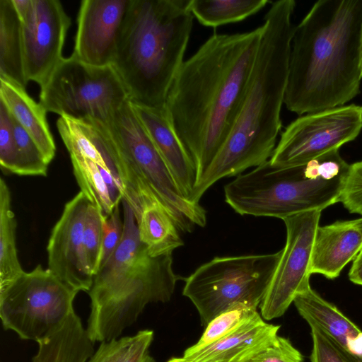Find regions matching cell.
<instances>
[{
	"instance_id": "14",
	"label": "cell",
	"mask_w": 362,
	"mask_h": 362,
	"mask_svg": "<svg viewBox=\"0 0 362 362\" xmlns=\"http://www.w3.org/2000/svg\"><path fill=\"white\" fill-rule=\"evenodd\" d=\"M321 212L313 210L282 219L286 230V244L259 305L263 319L281 317L297 294L310 286V267Z\"/></svg>"
},
{
	"instance_id": "25",
	"label": "cell",
	"mask_w": 362,
	"mask_h": 362,
	"mask_svg": "<svg viewBox=\"0 0 362 362\" xmlns=\"http://www.w3.org/2000/svg\"><path fill=\"white\" fill-rule=\"evenodd\" d=\"M16 219L11 195L6 181L0 178V286L23 274L16 246Z\"/></svg>"
},
{
	"instance_id": "30",
	"label": "cell",
	"mask_w": 362,
	"mask_h": 362,
	"mask_svg": "<svg viewBox=\"0 0 362 362\" xmlns=\"http://www.w3.org/2000/svg\"><path fill=\"white\" fill-rule=\"evenodd\" d=\"M18 154L11 115L0 101V166L3 171L17 175Z\"/></svg>"
},
{
	"instance_id": "26",
	"label": "cell",
	"mask_w": 362,
	"mask_h": 362,
	"mask_svg": "<svg viewBox=\"0 0 362 362\" xmlns=\"http://www.w3.org/2000/svg\"><path fill=\"white\" fill-rule=\"evenodd\" d=\"M268 3L267 0H190L189 10L202 25L216 28L241 21Z\"/></svg>"
},
{
	"instance_id": "8",
	"label": "cell",
	"mask_w": 362,
	"mask_h": 362,
	"mask_svg": "<svg viewBox=\"0 0 362 362\" xmlns=\"http://www.w3.org/2000/svg\"><path fill=\"white\" fill-rule=\"evenodd\" d=\"M282 250L275 253L216 257L185 279L182 294L207 325L219 314L238 306L262 303Z\"/></svg>"
},
{
	"instance_id": "24",
	"label": "cell",
	"mask_w": 362,
	"mask_h": 362,
	"mask_svg": "<svg viewBox=\"0 0 362 362\" xmlns=\"http://www.w3.org/2000/svg\"><path fill=\"white\" fill-rule=\"evenodd\" d=\"M136 222L140 240L152 257L172 255L184 245L175 223L158 203L146 206Z\"/></svg>"
},
{
	"instance_id": "33",
	"label": "cell",
	"mask_w": 362,
	"mask_h": 362,
	"mask_svg": "<svg viewBox=\"0 0 362 362\" xmlns=\"http://www.w3.org/2000/svg\"><path fill=\"white\" fill-rule=\"evenodd\" d=\"M249 362H303V356L287 338L276 340Z\"/></svg>"
},
{
	"instance_id": "36",
	"label": "cell",
	"mask_w": 362,
	"mask_h": 362,
	"mask_svg": "<svg viewBox=\"0 0 362 362\" xmlns=\"http://www.w3.org/2000/svg\"><path fill=\"white\" fill-rule=\"evenodd\" d=\"M134 336V341L124 362H156L149 353L153 332L150 329L140 330Z\"/></svg>"
},
{
	"instance_id": "19",
	"label": "cell",
	"mask_w": 362,
	"mask_h": 362,
	"mask_svg": "<svg viewBox=\"0 0 362 362\" xmlns=\"http://www.w3.org/2000/svg\"><path fill=\"white\" fill-rule=\"evenodd\" d=\"M279 328L257 312L226 337L198 350H185L182 357L190 362H249L276 340Z\"/></svg>"
},
{
	"instance_id": "23",
	"label": "cell",
	"mask_w": 362,
	"mask_h": 362,
	"mask_svg": "<svg viewBox=\"0 0 362 362\" xmlns=\"http://www.w3.org/2000/svg\"><path fill=\"white\" fill-rule=\"evenodd\" d=\"M0 78L24 88L21 21L11 0H0Z\"/></svg>"
},
{
	"instance_id": "7",
	"label": "cell",
	"mask_w": 362,
	"mask_h": 362,
	"mask_svg": "<svg viewBox=\"0 0 362 362\" xmlns=\"http://www.w3.org/2000/svg\"><path fill=\"white\" fill-rule=\"evenodd\" d=\"M105 123L114 137L110 159L122 200L129 206L136 220L146 206L158 203L180 231L204 227L206 210L180 192L130 100Z\"/></svg>"
},
{
	"instance_id": "16",
	"label": "cell",
	"mask_w": 362,
	"mask_h": 362,
	"mask_svg": "<svg viewBox=\"0 0 362 362\" xmlns=\"http://www.w3.org/2000/svg\"><path fill=\"white\" fill-rule=\"evenodd\" d=\"M132 0H83L72 54L95 66L112 65Z\"/></svg>"
},
{
	"instance_id": "28",
	"label": "cell",
	"mask_w": 362,
	"mask_h": 362,
	"mask_svg": "<svg viewBox=\"0 0 362 362\" xmlns=\"http://www.w3.org/2000/svg\"><path fill=\"white\" fill-rule=\"evenodd\" d=\"M257 309L238 306L223 312L207 325L198 341L186 350L193 351L211 344L230 332L257 313Z\"/></svg>"
},
{
	"instance_id": "1",
	"label": "cell",
	"mask_w": 362,
	"mask_h": 362,
	"mask_svg": "<svg viewBox=\"0 0 362 362\" xmlns=\"http://www.w3.org/2000/svg\"><path fill=\"white\" fill-rule=\"evenodd\" d=\"M263 31L261 25L242 33H214L184 61L173 81L165 107L195 164L197 183L233 127Z\"/></svg>"
},
{
	"instance_id": "38",
	"label": "cell",
	"mask_w": 362,
	"mask_h": 362,
	"mask_svg": "<svg viewBox=\"0 0 362 362\" xmlns=\"http://www.w3.org/2000/svg\"><path fill=\"white\" fill-rule=\"evenodd\" d=\"M167 362H190V361L187 360L184 357H181V358H172L170 360H168Z\"/></svg>"
},
{
	"instance_id": "37",
	"label": "cell",
	"mask_w": 362,
	"mask_h": 362,
	"mask_svg": "<svg viewBox=\"0 0 362 362\" xmlns=\"http://www.w3.org/2000/svg\"><path fill=\"white\" fill-rule=\"evenodd\" d=\"M349 279L354 284L362 286V250L353 261L349 272Z\"/></svg>"
},
{
	"instance_id": "34",
	"label": "cell",
	"mask_w": 362,
	"mask_h": 362,
	"mask_svg": "<svg viewBox=\"0 0 362 362\" xmlns=\"http://www.w3.org/2000/svg\"><path fill=\"white\" fill-rule=\"evenodd\" d=\"M134 339V336H127L102 341L86 362H124Z\"/></svg>"
},
{
	"instance_id": "35",
	"label": "cell",
	"mask_w": 362,
	"mask_h": 362,
	"mask_svg": "<svg viewBox=\"0 0 362 362\" xmlns=\"http://www.w3.org/2000/svg\"><path fill=\"white\" fill-rule=\"evenodd\" d=\"M309 326L313 339L311 362H348L321 329L313 325Z\"/></svg>"
},
{
	"instance_id": "27",
	"label": "cell",
	"mask_w": 362,
	"mask_h": 362,
	"mask_svg": "<svg viewBox=\"0 0 362 362\" xmlns=\"http://www.w3.org/2000/svg\"><path fill=\"white\" fill-rule=\"evenodd\" d=\"M12 119L18 154L17 175L46 176L49 163L30 135L13 117Z\"/></svg>"
},
{
	"instance_id": "32",
	"label": "cell",
	"mask_w": 362,
	"mask_h": 362,
	"mask_svg": "<svg viewBox=\"0 0 362 362\" xmlns=\"http://www.w3.org/2000/svg\"><path fill=\"white\" fill-rule=\"evenodd\" d=\"M119 206V204L116 205L112 214L103 218V244L100 268L115 253L123 236L124 223L121 218Z\"/></svg>"
},
{
	"instance_id": "20",
	"label": "cell",
	"mask_w": 362,
	"mask_h": 362,
	"mask_svg": "<svg viewBox=\"0 0 362 362\" xmlns=\"http://www.w3.org/2000/svg\"><path fill=\"white\" fill-rule=\"evenodd\" d=\"M362 250V217L318 226L314 240L310 274L338 277Z\"/></svg>"
},
{
	"instance_id": "9",
	"label": "cell",
	"mask_w": 362,
	"mask_h": 362,
	"mask_svg": "<svg viewBox=\"0 0 362 362\" xmlns=\"http://www.w3.org/2000/svg\"><path fill=\"white\" fill-rule=\"evenodd\" d=\"M125 86L112 65L95 66L73 54L63 57L40 87L39 103L47 112L107 122L127 101Z\"/></svg>"
},
{
	"instance_id": "12",
	"label": "cell",
	"mask_w": 362,
	"mask_h": 362,
	"mask_svg": "<svg viewBox=\"0 0 362 362\" xmlns=\"http://www.w3.org/2000/svg\"><path fill=\"white\" fill-rule=\"evenodd\" d=\"M362 129V106H339L302 115L281 135L269 159L279 168L303 165L354 141Z\"/></svg>"
},
{
	"instance_id": "4",
	"label": "cell",
	"mask_w": 362,
	"mask_h": 362,
	"mask_svg": "<svg viewBox=\"0 0 362 362\" xmlns=\"http://www.w3.org/2000/svg\"><path fill=\"white\" fill-rule=\"evenodd\" d=\"M189 2L132 0L112 64L132 102L165 105L192 28Z\"/></svg>"
},
{
	"instance_id": "17",
	"label": "cell",
	"mask_w": 362,
	"mask_h": 362,
	"mask_svg": "<svg viewBox=\"0 0 362 362\" xmlns=\"http://www.w3.org/2000/svg\"><path fill=\"white\" fill-rule=\"evenodd\" d=\"M131 103L179 190L191 200L197 181L196 166L177 136L165 105L153 107Z\"/></svg>"
},
{
	"instance_id": "18",
	"label": "cell",
	"mask_w": 362,
	"mask_h": 362,
	"mask_svg": "<svg viewBox=\"0 0 362 362\" xmlns=\"http://www.w3.org/2000/svg\"><path fill=\"white\" fill-rule=\"evenodd\" d=\"M308 325L321 329L348 362H362V330L310 286L293 300Z\"/></svg>"
},
{
	"instance_id": "5",
	"label": "cell",
	"mask_w": 362,
	"mask_h": 362,
	"mask_svg": "<svg viewBox=\"0 0 362 362\" xmlns=\"http://www.w3.org/2000/svg\"><path fill=\"white\" fill-rule=\"evenodd\" d=\"M122 205L121 243L94 276L88 292L90 311L86 331L94 343L118 339L148 303L169 301L180 279L172 255H148L132 210L124 201Z\"/></svg>"
},
{
	"instance_id": "31",
	"label": "cell",
	"mask_w": 362,
	"mask_h": 362,
	"mask_svg": "<svg viewBox=\"0 0 362 362\" xmlns=\"http://www.w3.org/2000/svg\"><path fill=\"white\" fill-rule=\"evenodd\" d=\"M339 202L349 213L362 216V160L349 165Z\"/></svg>"
},
{
	"instance_id": "6",
	"label": "cell",
	"mask_w": 362,
	"mask_h": 362,
	"mask_svg": "<svg viewBox=\"0 0 362 362\" xmlns=\"http://www.w3.org/2000/svg\"><path fill=\"white\" fill-rule=\"evenodd\" d=\"M349 165L339 150L298 166L279 168L269 160L224 186L226 202L238 214L283 219L339 202Z\"/></svg>"
},
{
	"instance_id": "13",
	"label": "cell",
	"mask_w": 362,
	"mask_h": 362,
	"mask_svg": "<svg viewBox=\"0 0 362 362\" xmlns=\"http://www.w3.org/2000/svg\"><path fill=\"white\" fill-rule=\"evenodd\" d=\"M21 21L28 82L42 87L63 58L71 18L58 0H11Z\"/></svg>"
},
{
	"instance_id": "2",
	"label": "cell",
	"mask_w": 362,
	"mask_h": 362,
	"mask_svg": "<svg viewBox=\"0 0 362 362\" xmlns=\"http://www.w3.org/2000/svg\"><path fill=\"white\" fill-rule=\"evenodd\" d=\"M362 0H319L295 26L284 104L299 115L344 105L360 93Z\"/></svg>"
},
{
	"instance_id": "15",
	"label": "cell",
	"mask_w": 362,
	"mask_h": 362,
	"mask_svg": "<svg viewBox=\"0 0 362 362\" xmlns=\"http://www.w3.org/2000/svg\"><path fill=\"white\" fill-rule=\"evenodd\" d=\"M90 203L81 191L66 203L47 247V269L78 292L88 293L93 281L83 252V230Z\"/></svg>"
},
{
	"instance_id": "10",
	"label": "cell",
	"mask_w": 362,
	"mask_h": 362,
	"mask_svg": "<svg viewBox=\"0 0 362 362\" xmlns=\"http://www.w3.org/2000/svg\"><path fill=\"white\" fill-rule=\"evenodd\" d=\"M78 292L37 264L0 286V317L5 330L37 342L59 327L74 311Z\"/></svg>"
},
{
	"instance_id": "21",
	"label": "cell",
	"mask_w": 362,
	"mask_h": 362,
	"mask_svg": "<svg viewBox=\"0 0 362 362\" xmlns=\"http://www.w3.org/2000/svg\"><path fill=\"white\" fill-rule=\"evenodd\" d=\"M0 101L11 116L37 144L49 163L56 153V146L47 121V111L35 102L25 88L0 78Z\"/></svg>"
},
{
	"instance_id": "29",
	"label": "cell",
	"mask_w": 362,
	"mask_h": 362,
	"mask_svg": "<svg viewBox=\"0 0 362 362\" xmlns=\"http://www.w3.org/2000/svg\"><path fill=\"white\" fill-rule=\"evenodd\" d=\"M103 218L100 211L90 203L83 230V252L86 266L93 277L100 267Z\"/></svg>"
},
{
	"instance_id": "3",
	"label": "cell",
	"mask_w": 362,
	"mask_h": 362,
	"mask_svg": "<svg viewBox=\"0 0 362 362\" xmlns=\"http://www.w3.org/2000/svg\"><path fill=\"white\" fill-rule=\"evenodd\" d=\"M295 7L293 0H279L266 13L259 50L238 113L226 141L196 184L192 202L199 203L204 192L221 178L239 175L271 158L282 125Z\"/></svg>"
},
{
	"instance_id": "11",
	"label": "cell",
	"mask_w": 362,
	"mask_h": 362,
	"mask_svg": "<svg viewBox=\"0 0 362 362\" xmlns=\"http://www.w3.org/2000/svg\"><path fill=\"white\" fill-rule=\"evenodd\" d=\"M57 127L82 192L104 217L122 203V190L117 182L108 153L110 131L105 122L86 117L61 115Z\"/></svg>"
},
{
	"instance_id": "22",
	"label": "cell",
	"mask_w": 362,
	"mask_h": 362,
	"mask_svg": "<svg viewBox=\"0 0 362 362\" xmlns=\"http://www.w3.org/2000/svg\"><path fill=\"white\" fill-rule=\"evenodd\" d=\"M37 343L38 349L32 362H86L94 353V342L75 311Z\"/></svg>"
}]
</instances>
